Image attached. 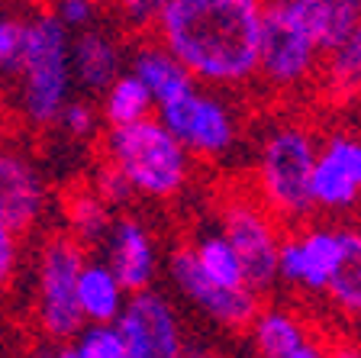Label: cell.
<instances>
[{
  "mask_svg": "<svg viewBox=\"0 0 361 358\" xmlns=\"http://www.w3.org/2000/svg\"><path fill=\"white\" fill-rule=\"evenodd\" d=\"M258 0H165L155 39L184 65L194 84L239 88L258 78Z\"/></svg>",
  "mask_w": 361,
  "mask_h": 358,
  "instance_id": "obj_1",
  "label": "cell"
},
{
  "mask_svg": "<svg viewBox=\"0 0 361 358\" xmlns=\"http://www.w3.org/2000/svg\"><path fill=\"white\" fill-rule=\"evenodd\" d=\"M319 142L303 123H274L255 149V194L278 223H307L313 217L310 174Z\"/></svg>",
  "mask_w": 361,
  "mask_h": 358,
  "instance_id": "obj_2",
  "label": "cell"
},
{
  "mask_svg": "<svg viewBox=\"0 0 361 358\" xmlns=\"http://www.w3.org/2000/svg\"><path fill=\"white\" fill-rule=\"evenodd\" d=\"M104 162L126 178L133 194L152 197V201L178 197L194 174V158L180 149L155 117L133 126L106 129Z\"/></svg>",
  "mask_w": 361,
  "mask_h": 358,
  "instance_id": "obj_3",
  "label": "cell"
},
{
  "mask_svg": "<svg viewBox=\"0 0 361 358\" xmlns=\"http://www.w3.org/2000/svg\"><path fill=\"white\" fill-rule=\"evenodd\" d=\"M71 32L52 16V10H36L23 20L20 52V104L32 126L59 123L71 97V61H68Z\"/></svg>",
  "mask_w": 361,
  "mask_h": 358,
  "instance_id": "obj_4",
  "label": "cell"
},
{
  "mask_svg": "<svg viewBox=\"0 0 361 358\" xmlns=\"http://www.w3.org/2000/svg\"><path fill=\"white\" fill-rule=\"evenodd\" d=\"M319 45L293 0H278L262 10V42H258V78L278 90H297L319 68Z\"/></svg>",
  "mask_w": 361,
  "mask_h": 358,
  "instance_id": "obj_5",
  "label": "cell"
},
{
  "mask_svg": "<svg viewBox=\"0 0 361 358\" xmlns=\"http://www.w3.org/2000/svg\"><path fill=\"white\" fill-rule=\"evenodd\" d=\"M219 232L235 252L245 275V287L262 297L278 284L281 229L278 220L258 203V197L233 194L219 207Z\"/></svg>",
  "mask_w": 361,
  "mask_h": 358,
  "instance_id": "obj_6",
  "label": "cell"
},
{
  "mask_svg": "<svg viewBox=\"0 0 361 358\" xmlns=\"http://www.w3.org/2000/svg\"><path fill=\"white\" fill-rule=\"evenodd\" d=\"M158 123L190 158H223L239 142V117L213 88H194L158 110Z\"/></svg>",
  "mask_w": 361,
  "mask_h": 358,
  "instance_id": "obj_7",
  "label": "cell"
},
{
  "mask_svg": "<svg viewBox=\"0 0 361 358\" xmlns=\"http://www.w3.org/2000/svg\"><path fill=\"white\" fill-rule=\"evenodd\" d=\"M84 249L68 232H55L39 252V326L49 339H75L84 329L78 314V275L84 268Z\"/></svg>",
  "mask_w": 361,
  "mask_h": 358,
  "instance_id": "obj_8",
  "label": "cell"
},
{
  "mask_svg": "<svg viewBox=\"0 0 361 358\" xmlns=\"http://www.w3.org/2000/svg\"><path fill=\"white\" fill-rule=\"evenodd\" d=\"M129 358H188L184 326L174 304L161 291L133 294L116 320Z\"/></svg>",
  "mask_w": 361,
  "mask_h": 358,
  "instance_id": "obj_9",
  "label": "cell"
},
{
  "mask_svg": "<svg viewBox=\"0 0 361 358\" xmlns=\"http://www.w3.org/2000/svg\"><path fill=\"white\" fill-rule=\"evenodd\" d=\"M310 203L313 213L345 217L361 203V139L348 133H332L319 142L316 165L310 174Z\"/></svg>",
  "mask_w": 361,
  "mask_h": 358,
  "instance_id": "obj_10",
  "label": "cell"
},
{
  "mask_svg": "<svg viewBox=\"0 0 361 358\" xmlns=\"http://www.w3.org/2000/svg\"><path fill=\"white\" fill-rule=\"evenodd\" d=\"M168 275H171V284L178 287L180 297L223 329H248L252 320H255V314L262 310L258 294H252L248 287H242V291H223L213 281H207L203 271L197 268L194 255H190V246H178L171 252Z\"/></svg>",
  "mask_w": 361,
  "mask_h": 358,
  "instance_id": "obj_11",
  "label": "cell"
},
{
  "mask_svg": "<svg viewBox=\"0 0 361 358\" xmlns=\"http://www.w3.org/2000/svg\"><path fill=\"white\" fill-rule=\"evenodd\" d=\"M338 258H342V229L319 223L303 226L281 239L278 281L303 294H326Z\"/></svg>",
  "mask_w": 361,
  "mask_h": 358,
  "instance_id": "obj_12",
  "label": "cell"
},
{
  "mask_svg": "<svg viewBox=\"0 0 361 358\" xmlns=\"http://www.w3.org/2000/svg\"><path fill=\"white\" fill-rule=\"evenodd\" d=\"M45 203L49 191L36 165L13 149H0V223L23 236L42 220Z\"/></svg>",
  "mask_w": 361,
  "mask_h": 358,
  "instance_id": "obj_13",
  "label": "cell"
},
{
  "mask_svg": "<svg viewBox=\"0 0 361 358\" xmlns=\"http://www.w3.org/2000/svg\"><path fill=\"white\" fill-rule=\"evenodd\" d=\"M104 246H106L104 265L113 271V278L123 284V291L129 297L152 291L155 275H158V249L142 220H135V217L113 220V229Z\"/></svg>",
  "mask_w": 361,
  "mask_h": 358,
  "instance_id": "obj_14",
  "label": "cell"
},
{
  "mask_svg": "<svg viewBox=\"0 0 361 358\" xmlns=\"http://www.w3.org/2000/svg\"><path fill=\"white\" fill-rule=\"evenodd\" d=\"M68 61H71V81H78L94 94H104L123 75V45L113 32L90 26V30L71 36Z\"/></svg>",
  "mask_w": 361,
  "mask_h": 358,
  "instance_id": "obj_15",
  "label": "cell"
},
{
  "mask_svg": "<svg viewBox=\"0 0 361 358\" xmlns=\"http://www.w3.org/2000/svg\"><path fill=\"white\" fill-rule=\"evenodd\" d=\"M135 81L149 90L152 104L161 110V107L174 104L178 97H184L190 88H194V78L184 71L178 59L168 52L158 39H139L129 55V71Z\"/></svg>",
  "mask_w": 361,
  "mask_h": 358,
  "instance_id": "obj_16",
  "label": "cell"
},
{
  "mask_svg": "<svg viewBox=\"0 0 361 358\" xmlns=\"http://www.w3.org/2000/svg\"><path fill=\"white\" fill-rule=\"evenodd\" d=\"M78 314L87 326H116L129 294L123 284L113 278V271L104 261H84L81 275H78Z\"/></svg>",
  "mask_w": 361,
  "mask_h": 358,
  "instance_id": "obj_17",
  "label": "cell"
},
{
  "mask_svg": "<svg viewBox=\"0 0 361 358\" xmlns=\"http://www.w3.org/2000/svg\"><path fill=\"white\" fill-rule=\"evenodd\" d=\"M248 339L258 358H290L303 342H310V333L293 310L262 306L248 326Z\"/></svg>",
  "mask_w": 361,
  "mask_h": 358,
  "instance_id": "obj_18",
  "label": "cell"
},
{
  "mask_svg": "<svg viewBox=\"0 0 361 358\" xmlns=\"http://www.w3.org/2000/svg\"><path fill=\"white\" fill-rule=\"evenodd\" d=\"M293 7L307 23V30L313 32L319 52L332 49L361 20L358 0H293Z\"/></svg>",
  "mask_w": 361,
  "mask_h": 358,
  "instance_id": "obj_19",
  "label": "cell"
},
{
  "mask_svg": "<svg viewBox=\"0 0 361 358\" xmlns=\"http://www.w3.org/2000/svg\"><path fill=\"white\" fill-rule=\"evenodd\" d=\"M323 84L332 97L361 94V20L323 52Z\"/></svg>",
  "mask_w": 361,
  "mask_h": 358,
  "instance_id": "obj_20",
  "label": "cell"
},
{
  "mask_svg": "<svg viewBox=\"0 0 361 358\" xmlns=\"http://www.w3.org/2000/svg\"><path fill=\"white\" fill-rule=\"evenodd\" d=\"M65 217H68V226H71L68 236L75 239L81 249L106 242V236L113 229V210L104 207L90 187H75L65 197Z\"/></svg>",
  "mask_w": 361,
  "mask_h": 358,
  "instance_id": "obj_21",
  "label": "cell"
},
{
  "mask_svg": "<svg viewBox=\"0 0 361 358\" xmlns=\"http://www.w3.org/2000/svg\"><path fill=\"white\" fill-rule=\"evenodd\" d=\"M197 268L203 271L207 281H213L223 291H242L245 287V275H242V265L235 258V252L229 249V242L223 239L219 229H207L197 236V242L190 246Z\"/></svg>",
  "mask_w": 361,
  "mask_h": 358,
  "instance_id": "obj_22",
  "label": "cell"
},
{
  "mask_svg": "<svg viewBox=\"0 0 361 358\" xmlns=\"http://www.w3.org/2000/svg\"><path fill=\"white\" fill-rule=\"evenodd\" d=\"M152 110H155V104H152L149 90L133 75H120L100 97V117H104V123L110 129L142 123V119L152 117Z\"/></svg>",
  "mask_w": 361,
  "mask_h": 358,
  "instance_id": "obj_23",
  "label": "cell"
},
{
  "mask_svg": "<svg viewBox=\"0 0 361 358\" xmlns=\"http://www.w3.org/2000/svg\"><path fill=\"white\" fill-rule=\"evenodd\" d=\"M326 294H329V300L342 314L361 316V232L358 229H342V258H338L336 275H332Z\"/></svg>",
  "mask_w": 361,
  "mask_h": 358,
  "instance_id": "obj_24",
  "label": "cell"
},
{
  "mask_svg": "<svg viewBox=\"0 0 361 358\" xmlns=\"http://www.w3.org/2000/svg\"><path fill=\"white\" fill-rule=\"evenodd\" d=\"M55 358H129L116 326H84L75 336V345L59 349Z\"/></svg>",
  "mask_w": 361,
  "mask_h": 358,
  "instance_id": "obj_25",
  "label": "cell"
},
{
  "mask_svg": "<svg viewBox=\"0 0 361 358\" xmlns=\"http://www.w3.org/2000/svg\"><path fill=\"white\" fill-rule=\"evenodd\" d=\"M90 191L100 197V203L104 207H126L129 201H133V187L126 184V178H123L113 165L100 162L97 172H94V181H90Z\"/></svg>",
  "mask_w": 361,
  "mask_h": 358,
  "instance_id": "obj_26",
  "label": "cell"
},
{
  "mask_svg": "<svg viewBox=\"0 0 361 358\" xmlns=\"http://www.w3.org/2000/svg\"><path fill=\"white\" fill-rule=\"evenodd\" d=\"M59 123L71 139H87V136L97 133L100 113L90 100H68L65 110H61V117H59Z\"/></svg>",
  "mask_w": 361,
  "mask_h": 358,
  "instance_id": "obj_27",
  "label": "cell"
},
{
  "mask_svg": "<svg viewBox=\"0 0 361 358\" xmlns=\"http://www.w3.org/2000/svg\"><path fill=\"white\" fill-rule=\"evenodd\" d=\"M23 52V20L0 13V71H16Z\"/></svg>",
  "mask_w": 361,
  "mask_h": 358,
  "instance_id": "obj_28",
  "label": "cell"
},
{
  "mask_svg": "<svg viewBox=\"0 0 361 358\" xmlns=\"http://www.w3.org/2000/svg\"><path fill=\"white\" fill-rule=\"evenodd\" d=\"M52 16L68 32L71 30L84 32L94 26V20H97V4H90V0H61V4L52 7Z\"/></svg>",
  "mask_w": 361,
  "mask_h": 358,
  "instance_id": "obj_29",
  "label": "cell"
},
{
  "mask_svg": "<svg viewBox=\"0 0 361 358\" xmlns=\"http://www.w3.org/2000/svg\"><path fill=\"white\" fill-rule=\"evenodd\" d=\"M16 268H20V236L0 223V297L10 291Z\"/></svg>",
  "mask_w": 361,
  "mask_h": 358,
  "instance_id": "obj_30",
  "label": "cell"
},
{
  "mask_svg": "<svg viewBox=\"0 0 361 358\" xmlns=\"http://www.w3.org/2000/svg\"><path fill=\"white\" fill-rule=\"evenodd\" d=\"M158 0H126L123 4V16H126L129 26H135V30H142V26H155V16H158Z\"/></svg>",
  "mask_w": 361,
  "mask_h": 358,
  "instance_id": "obj_31",
  "label": "cell"
},
{
  "mask_svg": "<svg viewBox=\"0 0 361 358\" xmlns=\"http://www.w3.org/2000/svg\"><path fill=\"white\" fill-rule=\"evenodd\" d=\"M326 358H361V345L352 342V339H336L326 349Z\"/></svg>",
  "mask_w": 361,
  "mask_h": 358,
  "instance_id": "obj_32",
  "label": "cell"
},
{
  "mask_svg": "<svg viewBox=\"0 0 361 358\" xmlns=\"http://www.w3.org/2000/svg\"><path fill=\"white\" fill-rule=\"evenodd\" d=\"M290 358H326V349L316 342V339H310V342H303Z\"/></svg>",
  "mask_w": 361,
  "mask_h": 358,
  "instance_id": "obj_33",
  "label": "cell"
},
{
  "mask_svg": "<svg viewBox=\"0 0 361 358\" xmlns=\"http://www.w3.org/2000/svg\"><path fill=\"white\" fill-rule=\"evenodd\" d=\"M188 358H226V355H219V352H200V355H188Z\"/></svg>",
  "mask_w": 361,
  "mask_h": 358,
  "instance_id": "obj_34",
  "label": "cell"
},
{
  "mask_svg": "<svg viewBox=\"0 0 361 358\" xmlns=\"http://www.w3.org/2000/svg\"><path fill=\"white\" fill-rule=\"evenodd\" d=\"M358 13H361V0H358Z\"/></svg>",
  "mask_w": 361,
  "mask_h": 358,
  "instance_id": "obj_35",
  "label": "cell"
},
{
  "mask_svg": "<svg viewBox=\"0 0 361 358\" xmlns=\"http://www.w3.org/2000/svg\"><path fill=\"white\" fill-rule=\"evenodd\" d=\"M358 232H361V229H358Z\"/></svg>",
  "mask_w": 361,
  "mask_h": 358,
  "instance_id": "obj_36",
  "label": "cell"
}]
</instances>
